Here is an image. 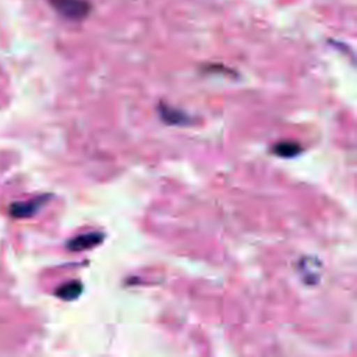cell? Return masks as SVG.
<instances>
[{
  "label": "cell",
  "instance_id": "5b68a950",
  "mask_svg": "<svg viewBox=\"0 0 357 357\" xmlns=\"http://www.w3.org/2000/svg\"><path fill=\"white\" fill-rule=\"evenodd\" d=\"M272 152L280 158H294L301 152V146L294 141H280L273 145Z\"/></svg>",
  "mask_w": 357,
  "mask_h": 357
},
{
  "label": "cell",
  "instance_id": "3957f363",
  "mask_svg": "<svg viewBox=\"0 0 357 357\" xmlns=\"http://www.w3.org/2000/svg\"><path fill=\"white\" fill-rule=\"evenodd\" d=\"M45 202H46V201H45V197H42V198H35V199L28 201V202H18V204L11 205L10 212H11L13 216H17V218H26V216L33 215Z\"/></svg>",
  "mask_w": 357,
  "mask_h": 357
},
{
  "label": "cell",
  "instance_id": "7a4b0ae2",
  "mask_svg": "<svg viewBox=\"0 0 357 357\" xmlns=\"http://www.w3.org/2000/svg\"><path fill=\"white\" fill-rule=\"evenodd\" d=\"M105 236L103 233L99 231H91V233H84L79 236H75L67 243V248L71 251H84L88 248H92L103 241Z\"/></svg>",
  "mask_w": 357,
  "mask_h": 357
},
{
  "label": "cell",
  "instance_id": "8992f818",
  "mask_svg": "<svg viewBox=\"0 0 357 357\" xmlns=\"http://www.w3.org/2000/svg\"><path fill=\"white\" fill-rule=\"evenodd\" d=\"M159 112H160V117L167 124H183V123L188 121V117L183 112L172 109L170 106H163L160 103L159 105Z\"/></svg>",
  "mask_w": 357,
  "mask_h": 357
},
{
  "label": "cell",
  "instance_id": "6da1fadb",
  "mask_svg": "<svg viewBox=\"0 0 357 357\" xmlns=\"http://www.w3.org/2000/svg\"><path fill=\"white\" fill-rule=\"evenodd\" d=\"M49 4L70 21H81L91 13V3L88 0H49Z\"/></svg>",
  "mask_w": 357,
  "mask_h": 357
},
{
  "label": "cell",
  "instance_id": "277c9868",
  "mask_svg": "<svg viewBox=\"0 0 357 357\" xmlns=\"http://www.w3.org/2000/svg\"><path fill=\"white\" fill-rule=\"evenodd\" d=\"M82 291V284L78 280H71L67 282L64 284H61L57 290H56V296L66 300V301H71L75 300Z\"/></svg>",
  "mask_w": 357,
  "mask_h": 357
}]
</instances>
